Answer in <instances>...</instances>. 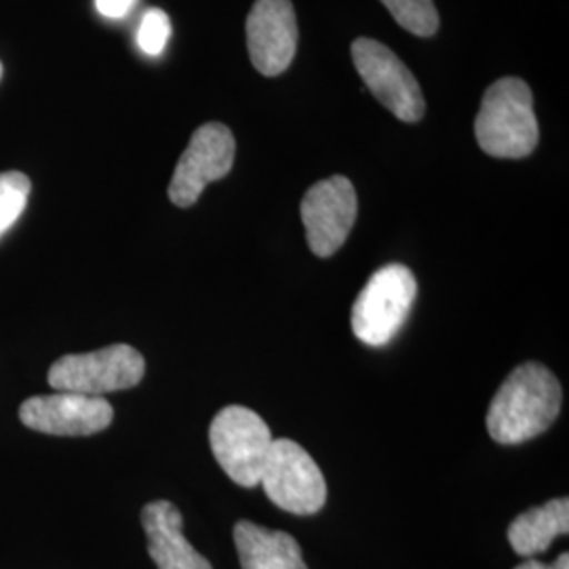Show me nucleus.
<instances>
[{
	"label": "nucleus",
	"instance_id": "obj_1",
	"mask_svg": "<svg viewBox=\"0 0 569 569\" xmlns=\"http://www.w3.org/2000/svg\"><path fill=\"white\" fill-rule=\"evenodd\" d=\"M563 403L561 385L549 367H517L491 399L489 437L500 446H519L549 430Z\"/></svg>",
	"mask_w": 569,
	"mask_h": 569
},
{
	"label": "nucleus",
	"instance_id": "obj_2",
	"mask_svg": "<svg viewBox=\"0 0 569 569\" xmlns=\"http://www.w3.org/2000/svg\"><path fill=\"white\" fill-rule=\"evenodd\" d=\"M475 136L493 159L529 157L538 146L540 129L528 82L507 77L489 84L475 119Z\"/></svg>",
	"mask_w": 569,
	"mask_h": 569
},
{
	"label": "nucleus",
	"instance_id": "obj_3",
	"mask_svg": "<svg viewBox=\"0 0 569 569\" xmlns=\"http://www.w3.org/2000/svg\"><path fill=\"white\" fill-rule=\"evenodd\" d=\"M418 293L413 272L388 264L371 274L352 306V331L367 346H387L406 326Z\"/></svg>",
	"mask_w": 569,
	"mask_h": 569
},
{
	"label": "nucleus",
	"instance_id": "obj_4",
	"mask_svg": "<svg viewBox=\"0 0 569 569\" xmlns=\"http://www.w3.org/2000/svg\"><path fill=\"white\" fill-rule=\"evenodd\" d=\"M272 441L264 418L249 407H224L209 428V443L218 465L241 488L260 486Z\"/></svg>",
	"mask_w": 569,
	"mask_h": 569
},
{
	"label": "nucleus",
	"instance_id": "obj_5",
	"mask_svg": "<svg viewBox=\"0 0 569 569\" xmlns=\"http://www.w3.org/2000/svg\"><path fill=\"white\" fill-rule=\"evenodd\" d=\"M143 373L146 361L140 350L129 345H112L84 355H63L49 369L47 382L58 392L103 397L138 387Z\"/></svg>",
	"mask_w": 569,
	"mask_h": 569
},
{
	"label": "nucleus",
	"instance_id": "obj_6",
	"mask_svg": "<svg viewBox=\"0 0 569 569\" xmlns=\"http://www.w3.org/2000/svg\"><path fill=\"white\" fill-rule=\"evenodd\" d=\"M260 486L268 500L291 515H317L326 507V475L312 456L291 439H274Z\"/></svg>",
	"mask_w": 569,
	"mask_h": 569
},
{
	"label": "nucleus",
	"instance_id": "obj_7",
	"mask_svg": "<svg viewBox=\"0 0 569 569\" xmlns=\"http://www.w3.org/2000/svg\"><path fill=\"white\" fill-rule=\"evenodd\" d=\"M352 61L373 98L399 121L418 122L427 112V102L416 77L392 49L373 39L352 42Z\"/></svg>",
	"mask_w": 569,
	"mask_h": 569
},
{
	"label": "nucleus",
	"instance_id": "obj_8",
	"mask_svg": "<svg viewBox=\"0 0 569 569\" xmlns=\"http://www.w3.org/2000/svg\"><path fill=\"white\" fill-rule=\"evenodd\" d=\"M237 154L232 131L222 122H207L199 127L183 150L182 159L169 183V199L178 207H192L203 194L204 188L216 180H222Z\"/></svg>",
	"mask_w": 569,
	"mask_h": 569
},
{
	"label": "nucleus",
	"instance_id": "obj_9",
	"mask_svg": "<svg viewBox=\"0 0 569 569\" xmlns=\"http://www.w3.org/2000/svg\"><path fill=\"white\" fill-rule=\"evenodd\" d=\"M306 243L319 258H331L346 243L359 211L352 182L333 176L308 188L302 199Z\"/></svg>",
	"mask_w": 569,
	"mask_h": 569
},
{
	"label": "nucleus",
	"instance_id": "obj_10",
	"mask_svg": "<svg viewBox=\"0 0 569 569\" xmlns=\"http://www.w3.org/2000/svg\"><path fill=\"white\" fill-rule=\"evenodd\" d=\"M114 409L103 397L77 392H53L23 401L20 420L23 427L58 437H87L110 427Z\"/></svg>",
	"mask_w": 569,
	"mask_h": 569
},
{
	"label": "nucleus",
	"instance_id": "obj_11",
	"mask_svg": "<svg viewBox=\"0 0 569 569\" xmlns=\"http://www.w3.org/2000/svg\"><path fill=\"white\" fill-rule=\"evenodd\" d=\"M298 21L291 0H256L247 16V49L253 68L279 77L296 58Z\"/></svg>",
	"mask_w": 569,
	"mask_h": 569
},
{
	"label": "nucleus",
	"instance_id": "obj_12",
	"mask_svg": "<svg viewBox=\"0 0 569 569\" xmlns=\"http://www.w3.org/2000/svg\"><path fill=\"white\" fill-rule=\"evenodd\" d=\"M148 555L159 569H213L183 536V517L176 505L157 500L142 510Z\"/></svg>",
	"mask_w": 569,
	"mask_h": 569
},
{
	"label": "nucleus",
	"instance_id": "obj_13",
	"mask_svg": "<svg viewBox=\"0 0 569 569\" xmlns=\"http://www.w3.org/2000/svg\"><path fill=\"white\" fill-rule=\"evenodd\" d=\"M234 545L243 569H308L298 540L287 531L239 521Z\"/></svg>",
	"mask_w": 569,
	"mask_h": 569
},
{
	"label": "nucleus",
	"instance_id": "obj_14",
	"mask_svg": "<svg viewBox=\"0 0 569 569\" xmlns=\"http://www.w3.org/2000/svg\"><path fill=\"white\" fill-rule=\"evenodd\" d=\"M569 531V500L557 498L545 507L519 515L509 526V542L521 557L547 552L557 536Z\"/></svg>",
	"mask_w": 569,
	"mask_h": 569
},
{
	"label": "nucleus",
	"instance_id": "obj_15",
	"mask_svg": "<svg viewBox=\"0 0 569 569\" xmlns=\"http://www.w3.org/2000/svg\"><path fill=\"white\" fill-rule=\"evenodd\" d=\"M388 13L416 37H432L439 30V13L432 0H382Z\"/></svg>",
	"mask_w": 569,
	"mask_h": 569
},
{
	"label": "nucleus",
	"instance_id": "obj_16",
	"mask_svg": "<svg viewBox=\"0 0 569 569\" xmlns=\"http://www.w3.org/2000/svg\"><path fill=\"white\" fill-rule=\"evenodd\" d=\"M30 178L20 171L0 173V239L16 224L30 199Z\"/></svg>",
	"mask_w": 569,
	"mask_h": 569
},
{
	"label": "nucleus",
	"instance_id": "obj_17",
	"mask_svg": "<svg viewBox=\"0 0 569 569\" xmlns=\"http://www.w3.org/2000/svg\"><path fill=\"white\" fill-rule=\"evenodd\" d=\"M171 39V21L161 9L146 11L142 23L138 28V44L146 56H161Z\"/></svg>",
	"mask_w": 569,
	"mask_h": 569
},
{
	"label": "nucleus",
	"instance_id": "obj_18",
	"mask_svg": "<svg viewBox=\"0 0 569 569\" xmlns=\"http://www.w3.org/2000/svg\"><path fill=\"white\" fill-rule=\"evenodd\" d=\"M133 4H136V0H96L98 11L102 13L103 18H110V20L124 18L133 9Z\"/></svg>",
	"mask_w": 569,
	"mask_h": 569
},
{
	"label": "nucleus",
	"instance_id": "obj_19",
	"mask_svg": "<svg viewBox=\"0 0 569 569\" xmlns=\"http://www.w3.org/2000/svg\"><path fill=\"white\" fill-rule=\"evenodd\" d=\"M515 569H569V555L568 552H563L552 566H545V563H540V561H536V559H529V561L517 566Z\"/></svg>",
	"mask_w": 569,
	"mask_h": 569
},
{
	"label": "nucleus",
	"instance_id": "obj_20",
	"mask_svg": "<svg viewBox=\"0 0 569 569\" xmlns=\"http://www.w3.org/2000/svg\"><path fill=\"white\" fill-rule=\"evenodd\" d=\"M0 77H2V63H0Z\"/></svg>",
	"mask_w": 569,
	"mask_h": 569
}]
</instances>
